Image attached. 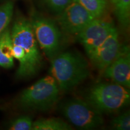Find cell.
Returning <instances> with one entry per match:
<instances>
[{"label": "cell", "mask_w": 130, "mask_h": 130, "mask_svg": "<svg viewBox=\"0 0 130 130\" xmlns=\"http://www.w3.org/2000/svg\"><path fill=\"white\" fill-rule=\"evenodd\" d=\"M51 75L60 90L68 92L87 79L90 74L87 60L73 51L59 52L51 60Z\"/></svg>", "instance_id": "obj_1"}, {"label": "cell", "mask_w": 130, "mask_h": 130, "mask_svg": "<svg viewBox=\"0 0 130 130\" xmlns=\"http://www.w3.org/2000/svg\"><path fill=\"white\" fill-rule=\"evenodd\" d=\"M10 32L13 44L19 45L25 54V62L18 69L16 77L27 78L35 75L41 68L42 57L30 21L19 18L14 21Z\"/></svg>", "instance_id": "obj_2"}, {"label": "cell", "mask_w": 130, "mask_h": 130, "mask_svg": "<svg viewBox=\"0 0 130 130\" xmlns=\"http://www.w3.org/2000/svg\"><path fill=\"white\" fill-rule=\"evenodd\" d=\"M84 100L102 114L115 113L129 104V89L113 82L99 83L87 90Z\"/></svg>", "instance_id": "obj_3"}, {"label": "cell", "mask_w": 130, "mask_h": 130, "mask_svg": "<svg viewBox=\"0 0 130 130\" xmlns=\"http://www.w3.org/2000/svg\"><path fill=\"white\" fill-rule=\"evenodd\" d=\"M59 92L55 79L51 75L45 76L21 93L18 103L26 110L46 111L57 102Z\"/></svg>", "instance_id": "obj_4"}, {"label": "cell", "mask_w": 130, "mask_h": 130, "mask_svg": "<svg viewBox=\"0 0 130 130\" xmlns=\"http://www.w3.org/2000/svg\"><path fill=\"white\" fill-rule=\"evenodd\" d=\"M60 109L66 119L79 129H95L104 123L102 114L85 100L70 99L61 104Z\"/></svg>", "instance_id": "obj_5"}, {"label": "cell", "mask_w": 130, "mask_h": 130, "mask_svg": "<svg viewBox=\"0 0 130 130\" xmlns=\"http://www.w3.org/2000/svg\"><path fill=\"white\" fill-rule=\"evenodd\" d=\"M30 21L37 43L51 60L60 50V30L53 20L40 15L35 14Z\"/></svg>", "instance_id": "obj_6"}, {"label": "cell", "mask_w": 130, "mask_h": 130, "mask_svg": "<svg viewBox=\"0 0 130 130\" xmlns=\"http://www.w3.org/2000/svg\"><path fill=\"white\" fill-rule=\"evenodd\" d=\"M95 18L80 4L72 1L60 13L57 22L61 30L69 35H78Z\"/></svg>", "instance_id": "obj_7"}, {"label": "cell", "mask_w": 130, "mask_h": 130, "mask_svg": "<svg viewBox=\"0 0 130 130\" xmlns=\"http://www.w3.org/2000/svg\"><path fill=\"white\" fill-rule=\"evenodd\" d=\"M115 27L111 21L98 18L91 21L77 35L78 39L89 57L104 41Z\"/></svg>", "instance_id": "obj_8"}, {"label": "cell", "mask_w": 130, "mask_h": 130, "mask_svg": "<svg viewBox=\"0 0 130 130\" xmlns=\"http://www.w3.org/2000/svg\"><path fill=\"white\" fill-rule=\"evenodd\" d=\"M121 48L118 31L115 27L89 58L93 67L102 72L116 57Z\"/></svg>", "instance_id": "obj_9"}, {"label": "cell", "mask_w": 130, "mask_h": 130, "mask_svg": "<svg viewBox=\"0 0 130 130\" xmlns=\"http://www.w3.org/2000/svg\"><path fill=\"white\" fill-rule=\"evenodd\" d=\"M115 83L130 88V54L127 46H122L115 60L102 72Z\"/></svg>", "instance_id": "obj_10"}, {"label": "cell", "mask_w": 130, "mask_h": 130, "mask_svg": "<svg viewBox=\"0 0 130 130\" xmlns=\"http://www.w3.org/2000/svg\"><path fill=\"white\" fill-rule=\"evenodd\" d=\"M13 64L11 32L9 29L6 28L0 35V66L8 69L12 68Z\"/></svg>", "instance_id": "obj_11"}, {"label": "cell", "mask_w": 130, "mask_h": 130, "mask_svg": "<svg viewBox=\"0 0 130 130\" xmlns=\"http://www.w3.org/2000/svg\"><path fill=\"white\" fill-rule=\"evenodd\" d=\"M121 27L128 30L130 23V0H110Z\"/></svg>", "instance_id": "obj_12"}, {"label": "cell", "mask_w": 130, "mask_h": 130, "mask_svg": "<svg viewBox=\"0 0 130 130\" xmlns=\"http://www.w3.org/2000/svg\"><path fill=\"white\" fill-rule=\"evenodd\" d=\"M32 130H71V125L58 118H42L33 122Z\"/></svg>", "instance_id": "obj_13"}, {"label": "cell", "mask_w": 130, "mask_h": 130, "mask_svg": "<svg viewBox=\"0 0 130 130\" xmlns=\"http://www.w3.org/2000/svg\"><path fill=\"white\" fill-rule=\"evenodd\" d=\"M83 6L95 18H100L106 9L107 0H73Z\"/></svg>", "instance_id": "obj_14"}, {"label": "cell", "mask_w": 130, "mask_h": 130, "mask_svg": "<svg viewBox=\"0 0 130 130\" xmlns=\"http://www.w3.org/2000/svg\"><path fill=\"white\" fill-rule=\"evenodd\" d=\"M13 3L8 1L0 6V35L7 28L13 13Z\"/></svg>", "instance_id": "obj_15"}, {"label": "cell", "mask_w": 130, "mask_h": 130, "mask_svg": "<svg viewBox=\"0 0 130 130\" xmlns=\"http://www.w3.org/2000/svg\"><path fill=\"white\" fill-rule=\"evenodd\" d=\"M111 128L118 130H129L130 129L129 111L120 114L111 120Z\"/></svg>", "instance_id": "obj_16"}, {"label": "cell", "mask_w": 130, "mask_h": 130, "mask_svg": "<svg viewBox=\"0 0 130 130\" xmlns=\"http://www.w3.org/2000/svg\"><path fill=\"white\" fill-rule=\"evenodd\" d=\"M33 122L28 116H22L16 118L12 122L9 129L12 130H31L32 129Z\"/></svg>", "instance_id": "obj_17"}, {"label": "cell", "mask_w": 130, "mask_h": 130, "mask_svg": "<svg viewBox=\"0 0 130 130\" xmlns=\"http://www.w3.org/2000/svg\"><path fill=\"white\" fill-rule=\"evenodd\" d=\"M45 4L52 12L59 14L73 0H43Z\"/></svg>", "instance_id": "obj_18"}]
</instances>
